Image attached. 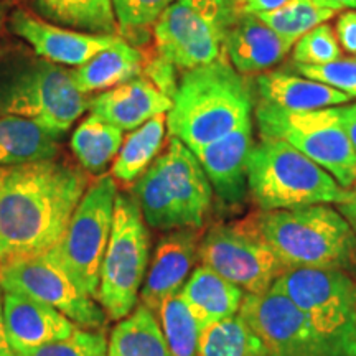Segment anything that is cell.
<instances>
[{
    "instance_id": "6da1fadb",
    "label": "cell",
    "mask_w": 356,
    "mask_h": 356,
    "mask_svg": "<svg viewBox=\"0 0 356 356\" xmlns=\"http://www.w3.org/2000/svg\"><path fill=\"white\" fill-rule=\"evenodd\" d=\"M88 186L81 168L56 159L0 167V269L51 251Z\"/></svg>"
},
{
    "instance_id": "7a4b0ae2",
    "label": "cell",
    "mask_w": 356,
    "mask_h": 356,
    "mask_svg": "<svg viewBox=\"0 0 356 356\" xmlns=\"http://www.w3.org/2000/svg\"><path fill=\"white\" fill-rule=\"evenodd\" d=\"M251 86L221 56L184 71L167 113V131L195 154L251 122Z\"/></svg>"
},
{
    "instance_id": "3957f363",
    "label": "cell",
    "mask_w": 356,
    "mask_h": 356,
    "mask_svg": "<svg viewBox=\"0 0 356 356\" xmlns=\"http://www.w3.org/2000/svg\"><path fill=\"white\" fill-rule=\"evenodd\" d=\"M248 221L287 269H335L356 277V233L332 204L259 211Z\"/></svg>"
},
{
    "instance_id": "277c9868",
    "label": "cell",
    "mask_w": 356,
    "mask_h": 356,
    "mask_svg": "<svg viewBox=\"0 0 356 356\" xmlns=\"http://www.w3.org/2000/svg\"><path fill=\"white\" fill-rule=\"evenodd\" d=\"M89 101L65 66L22 53L0 63V114L30 119L56 139L86 113Z\"/></svg>"
},
{
    "instance_id": "5b68a950",
    "label": "cell",
    "mask_w": 356,
    "mask_h": 356,
    "mask_svg": "<svg viewBox=\"0 0 356 356\" xmlns=\"http://www.w3.org/2000/svg\"><path fill=\"white\" fill-rule=\"evenodd\" d=\"M248 188L259 211L341 204L351 191L314 160L277 139H262L252 145L248 159Z\"/></svg>"
},
{
    "instance_id": "8992f818",
    "label": "cell",
    "mask_w": 356,
    "mask_h": 356,
    "mask_svg": "<svg viewBox=\"0 0 356 356\" xmlns=\"http://www.w3.org/2000/svg\"><path fill=\"white\" fill-rule=\"evenodd\" d=\"M238 19V0H173L154 25L159 56L184 71L211 63Z\"/></svg>"
},
{
    "instance_id": "52a82bcc",
    "label": "cell",
    "mask_w": 356,
    "mask_h": 356,
    "mask_svg": "<svg viewBox=\"0 0 356 356\" xmlns=\"http://www.w3.org/2000/svg\"><path fill=\"white\" fill-rule=\"evenodd\" d=\"M149 262L150 234L139 203L118 193L96 297L108 318L122 320L136 309Z\"/></svg>"
},
{
    "instance_id": "ba28073f",
    "label": "cell",
    "mask_w": 356,
    "mask_h": 356,
    "mask_svg": "<svg viewBox=\"0 0 356 356\" xmlns=\"http://www.w3.org/2000/svg\"><path fill=\"white\" fill-rule=\"evenodd\" d=\"M256 122L262 139L287 142L345 188L356 184V150L341 127L337 106L299 113L261 101L256 108Z\"/></svg>"
},
{
    "instance_id": "9c48e42d",
    "label": "cell",
    "mask_w": 356,
    "mask_h": 356,
    "mask_svg": "<svg viewBox=\"0 0 356 356\" xmlns=\"http://www.w3.org/2000/svg\"><path fill=\"white\" fill-rule=\"evenodd\" d=\"M343 356H356V279L335 269H287L273 286Z\"/></svg>"
},
{
    "instance_id": "30bf717a",
    "label": "cell",
    "mask_w": 356,
    "mask_h": 356,
    "mask_svg": "<svg viewBox=\"0 0 356 356\" xmlns=\"http://www.w3.org/2000/svg\"><path fill=\"white\" fill-rule=\"evenodd\" d=\"M118 193L113 175L97 178L84 191L60 241L48 251L92 299H96L99 289L101 266L113 228Z\"/></svg>"
},
{
    "instance_id": "8fae6325",
    "label": "cell",
    "mask_w": 356,
    "mask_h": 356,
    "mask_svg": "<svg viewBox=\"0 0 356 356\" xmlns=\"http://www.w3.org/2000/svg\"><path fill=\"white\" fill-rule=\"evenodd\" d=\"M198 257L202 266L251 296L273 289L287 270L248 220L211 226L200 241Z\"/></svg>"
},
{
    "instance_id": "7c38bea8",
    "label": "cell",
    "mask_w": 356,
    "mask_h": 356,
    "mask_svg": "<svg viewBox=\"0 0 356 356\" xmlns=\"http://www.w3.org/2000/svg\"><path fill=\"white\" fill-rule=\"evenodd\" d=\"M0 289L48 304L84 330L101 332L108 315L53 257L42 254L0 269Z\"/></svg>"
},
{
    "instance_id": "4fadbf2b",
    "label": "cell",
    "mask_w": 356,
    "mask_h": 356,
    "mask_svg": "<svg viewBox=\"0 0 356 356\" xmlns=\"http://www.w3.org/2000/svg\"><path fill=\"white\" fill-rule=\"evenodd\" d=\"M239 315L261 338L267 356H343L274 287L259 296L246 293Z\"/></svg>"
},
{
    "instance_id": "5bb4252c",
    "label": "cell",
    "mask_w": 356,
    "mask_h": 356,
    "mask_svg": "<svg viewBox=\"0 0 356 356\" xmlns=\"http://www.w3.org/2000/svg\"><path fill=\"white\" fill-rule=\"evenodd\" d=\"M10 29L32 47L37 56L71 68L84 65L121 38L119 35H95L63 29L24 10L13 12Z\"/></svg>"
},
{
    "instance_id": "9a60e30c",
    "label": "cell",
    "mask_w": 356,
    "mask_h": 356,
    "mask_svg": "<svg viewBox=\"0 0 356 356\" xmlns=\"http://www.w3.org/2000/svg\"><path fill=\"white\" fill-rule=\"evenodd\" d=\"M200 238L197 229H175L160 239L149 262L144 286L140 289V304L157 314L167 297L181 291L198 257Z\"/></svg>"
},
{
    "instance_id": "2e32d148",
    "label": "cell",
    "mask_w": 356,
    "mask_h": 356,
    "mask_svg": "<svg viewBox=\"0 0 356 356\" xmlns=\"http://www.w3.org/2000/svg\"><path fill=\"white\" fill-rule=\"evenodd\" d=\"M2 312L8 340L19 356L65 340L79 328L53 307L17 292L2 291Z\"/></svg>"
},
{
    "instance_id": "e0dca14e",
    "label": "cell",
    "mask_w": 356,
    "mask_h": 356,
    "mask_svg": "<svg viewBox=\"0 0 356 356\" xmlns=\"http://www.w3.org/2000/svg\"><path fill=\"white\" fill-rule=\"evenodd\" d=\"M251 149L252 121L195 152L213 191L225 207H238L246 200L248 159Z\"/></svg>"
},
{
    "instance_id": "ac0fdd59",
    "label": "cell",
    "mask_w": 356,
    "mask_h": 356,
    "mask_svg": "<svg viewBox=\"0 0 356 356\" xmlns=\"http://www.w3.org/2000/svg\"><path fill=\"white\" fill-rule=\"evenodd\" d=\"M170 108L172 97L160 91L147 76L134 78L89 101L91 114L122 132L140 127L155 115L167 114Z\"/></svg>"
},
{
    "instance_id": "d6986e66",
    "label": "cell",
    "mask_w": 356,
    "mask_h": 356,
    "mask_svg": "<svg viewBox=\"0 0 356 356\" xmlns=\"http://www.w3.org/2000/svg\"><path fill=\"white\" fill-rule=\"evenodd\" d=\"M172 195L184 216L185 228L198 229L207 221L211 208L213 188L197 155L175 137L160 155Z\"/></svg>"
},
{
    "instance_id": "ffe728a7",
    "label": "cell",
    "mask_w": 356,
    "mask_h": 356,
    "mask_svg": "<svg viewBox=\"0 0 356 356\" xmlns=\"http://www.w3.org/2000/svg\"><path fill=\"white\" fill-rule=\"evenodd\" d=\"M291 48V43L280 38L256 15H239L225 40V55L243 76H259L274 68Z\"/></svg>"
},
{
    "instance_id": "44dd1931",
    "label": "cell",
    "mask_w": 356,
    "mask_h": 356,
    "mask_svg": "<svg viewBox=\"0 0 356 356\" xmlns=\"http://www.w3.org/2000/svg\"><path fill=\"white\" fill-rule=\"evenodd\" d=\"M261 99L287 111H318L351 101L343 92L327 84L300 78L286 71H266L256 78Z\"/></svg>"
},
{
    "instance_id": "7402d4cb",
    "label": "cell",
    "mask_w": 356,
    "mask_h": 356,
    "mask_svg": "<svg viewBox=\"0 0 356 356\" xmlns=\"http://www.w3.org/2000/svg\"><path fill=\"white\" fill-rule=\"evenodd\" d=\"M180 296L203 330L208 325L238 315L246 293L215 270L200 266L190 274Z\"/></svg>"
},
{
    "instance_id": "603a6c76",
    "label": "cell",
    "mask_w": 356,
    "mask_h": 356,
    "mask_svg": "<svg viewBox=\"0 0 356 356\" xmlns=\"http://www.w3.org/2000/svg\"><path fill=\"white\" fill-rule=\"evenodd\" d=\"M144 66L145 61L142 53L126 38H119L84 65L71 70V76L79 91L83 95H89L95 91H108L140 76Z\"/></svg>"
},
{
    "instance_id": "cb8c5ba5",
    "label": "cell",
    "mask_w": 356,
    "mask_h": 356,
    "mask_svg": "<svg viewBox=\"0 0 356 356\" xmlns=\"http://www.w3.org/2000/svg\"><path fill=\"white\" fill-rule=\"evenodd\" d=\"M58 152L56 137L37 122L19 115L0 118V167L51 160Z\"/></svg>"
},
{
    "instance_id": "d4e9b609",
    "label": "cell",
    "mask_w": 356,
    "mask_h": 356,
    "mask_svg": "<svg viewBox=\"0 0 356 356\" xmlns=\"http://www.w3.org/2000/svg\"><path fill=\"white\" fill-rule=\"evenodd\" d=\"M40 19L95 35H118L114 0H33Z\"/></svg>"
},
{
    "instance_id": "484cf974",
    "label": "cell",
    "mask_w": 356,
    "mask_h": 356,
    "mask_svg": "<svg viewBox=\"0 0 356 356\" xmlns=\"http://www.w3.org/2000/svg\"><path fill=\"white\" fill-rule=\"evenodd\" d=\"M134 198L139 203L147 226L159 231L185 229L180 208L173 198L162 159L157 157L134 185Z\"/></svg>"
},
{
    "instance_id": "4316f807",
    "label": "cell",
    "mask_w": 356,
    "mask_h": 356,
    "mask_svg": "<svg viewBox=\"0 0 356 356\" xmlns=\"http://www.w3.org/2000/svg\"><path fill=\"white\" fill-rule=\"evenodd\" d=\"M108 356H170L157 315L139 304L119 320L111 332Z\"/></svg>"
},
{
    "instance_id": "83f0119b",
    "label": "cell",
    "mask_w": 356,
    "mask_h": 356,
    "mask_svg": "<svg viewBox=\"0 0 356 356\" xmlns=\"http://www.w3.org/2000/svg\"><path fill=\"white\" fill-rule=\"evenodd\" d=\"M165 132L167 114L155 115L140 127L129 132L111 167V175L114 180L124 184L136 181L157 159L160 147L165 139Z\"/></svg>"
},
{
    "instance_id": "f1b7e54d",
    "label": "cell",
    "mask_w": 356,
    "mask_h": 356,
    "mask_svg": "<svg viewBox=\"0 0 356 356\" xmlns=\"http://www.w3.org/2000/svg\"><path fill=\"white\" fill-rule=\"evenodd\" d=\"M122 140L121 129L91 114L74 129L71 150L83 170L102 173L111 162H114Z\"/></svg>"
},
{
    "instance_id": "f546056e",
    "label": "cell",
    "mask_w": 356,
    "mask_h": 356,
    "mask_svg": "<svg viewBox=\"0 0 356 356\" xmlns=\"http://www.w3.org/2000/svg\"><path fill=\"white\" fill-rule=\"evenodd\" d=\"M198 356H267L264 345L241 315L215 322L202 330Z\"/></svg>"
},
{
    "instance_id": "4dcf8cb0",
    "label": "cell",
    "mask_w": 356,
    "mask_h": 356,
    "mask_svg": "<svg viewBox=\"0 0 356 356\" xmlns=\"http://www.w3.org/2000/svg\"><path fill=\"white\" fill-rule=\"evenodd\" d=\"M155 315L170 356H198L202 327L180 292L167 297Z\"/></svg>"
},
{
    "instance_id": "1f68e13d",
    "label": "cell",
    "mask_w": 356,
    "mask_h": 356,
    "mask_svg": "<svg viewBox=\"0 0 356 356\" xmlns=\"http://www.w3.org/2000/svg\"><path fill=\"white\" fill-rule=\"evenodd\" d=\"M337 13L333 8L320 6L317 0H287L274 10L257 13L256 17L293 47L302 35L315 26L327 24Z\"/></svg>"
},
{
    "instance_id": "d6a6232c",
    "label": "cell",
    "mask_w": 356,
    "mask_h": 356,
    "mask_svg": "<svg viewBox=\"0 0 356 356\" xmlns=\"http://www.w3.org/2000/svg\"><path fill=\"white\" fill-rule=\"evenodd\" d=\"M341 58V47L335 30L322 24L297 40L292 47V60L296 65H327Z\"/></svg>"
},
{
    "instance_id": "836d02e7",
    "label": "cell",
    "mask_w": 356,
    "mask_h": 356,
    "mask_svg": "<svg viewBox=\"0 0 356 356\" xmlns=\"http://www.w3.org/2000/svg\"><path fill=\"white\" fill-rule=\"evenodd\" d=\"M173 0H114L118 29L124 37H140L155 25Z\"/></svg>"
},
{
    "instance_id": "e575fe53",
    "label": "cell",
    "mask_w": 356,
    "mask_h": 356,
    "mask_svg": "<svg viewBox=\"0 0 356 356\" xmlns=\"http://www.w3.org/2000/svg\"><path fill=\"white\" fill-rule=\"evenodd\" d=\"M302 76L314 79L322 84H327L337 91L343 92L350 99H356V56L338 58L327 65H296Z\"/></svg>"
},
{
    "instance_id": "d590c367",
    "label": "cell",
    "mask_w": 356,
    "mask_h": 356,
    "mask_svg": "<svg viewBox=\"0 0 356 356\" xmlns=\"http://www.w3.org/2000/svg\"><path fill=\"white\" fill-rule=\"evenodd\" d=\"M22 356H108V340L102 332L78 328L65 340L53 341Z\"/></svg>"
},
{
    "instance_id": "8d00e7d4",
    "label": "cell",
    "mask_w": 356,
    "mask_h": 356,
    "mask_svg": "<svg viewBox=\"0 0 356 356\" xmlns=\"http://www.w3.org/2000/svg\"><path fill=\"white\" fill-rule=\"evenodd\" d=\"M335 35L341 50L356 56V8H348L338 15Z\"/></svg>"
},
{
    "instance_id": "74e56055",
    "label": "cell",
    "mask_w": 356,
    "mask_h": 356,
    "mask_svg": "<svg viewBox=\"0 0 356 356\" xmlns=\"http://www.w3.org/2000/svg\"><path fill=\"white\" fill-rule=\"evenodd\" d=\"M286 2L287 0H238L239 15H257L262 12H270Z\"/></svg>"
},
{
    "instance_id": "f35d334b",
    "label": "cell",
    "mask_w": 356,
    "mask_h": 356,
    "mask_svg": "<svg viewBox=\"0 0 356 356\" xmlns=\"http://www.w3.org/2000/svg\"><path fill=\"white\" fill-rule=\"evenodd\" d=\"M337 113L346 137L356 150V102L350 106H337Z\"/></svg>"
},
{
    "instance_id": "ab89813d",
    "label": "cell",
    "mask_w": 356,
    "mask_h": 356,
    "mask_svg": "<svg viewBox=\"0 0 356 356\" xmlns=\"http://www.w3.org/2000/svg\"><path fill=\"white\" fill-rule=\"evenodd\" d=\"M337 210L341 213L346 218V221L350 222L351 228L355 229L356 233V184L353 185V188L350 191V198L346 200L345 203L337 204Z\"/></svg>"
},
{
    "instance_id": "60d3db41",
    "label": "cell",
    "mask_w": 356,
    "mask_h": 356,
    "mask_svg": "<svg viewBox=\"0 0 356 356\" xmlns=\"http://www.w3.org/2000/svg\"><path fill=\"white\" fill-rule=\"evenodd\" d=\"M0 356H19L8 340L6 323H3V312H2V289H0Z\"/></svg>"
},
{
    "instance_id": "b9f144b4",
    "label": "cell",
    "mask_w": 356,
    "mask_h": 356,
    "mask_svg": "<svg viewBox=\"0 0 356 356\" xmlns=\"http://www.w3.org/2000/svg\"><path fill=\"white\" fill-rule=\"evenodd\" d=\"M320 6L333 8V10L341 12L348 10V8H356V0H317Z\"/></svg>"
},
{
    "instance_id": "7bdbcfd3",
    "label": "cell",
    "mask_w": 356,
    "mask_h": 356,
    "mask_svg": "<svg viewBox=\"0 0 356 356\" xmlns=\"http://www.w3.org/2000/svg\"><path fill=\"white\" fill-rule=\"evenodd\" d=\"M2 17H3V12H2V6H0V26H2Z\"/></svg>"
}]
</instances>
